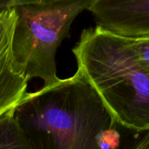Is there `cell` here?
I'll use <instances>...</instances> for the list:
<instances>
[{"label":"cell","instance_id":"obj_9","mask_svg":"<svg viewBox=\"0 0 149 149\" xmlns=\"http://www.w3.org/2000/svg\"><path fill=\"white\" fill-rule=\"evenodd\" d=\"M15 0H8V1H0V10L10 8Z\"/></svg>","mask_w":149,"mask_h":149},{"label":"cell","instance_id":"obj_8","mask_svg":"<svg viewBox=\"0 0 149 149\" xmlns=\"http://www.w3.org/2000/svg\"><path fill=\"white\" fill-rule=\"evenodd\" d=\"M129 41L138 61L149 74V38L141 39H129Z\"/></svg>","mask_w":149,"mask_h":149},{"label":"cell","instance_id":"obj_6","mask_svg":"<svg viewBox=\"0 0 149 149\" xmlns=\"http://www.w3.org/2000/svg\"><path fill=\"white\" fill-rule=\"evenodd\" d=\"M102 149H149V129L135 131L115 124L107 134Z\"/></svg>","mask_w":149,"mask_h":149},{"label":"cell","instance_id":"obj_4","mask_svg":"<svg viewBox=\"0 0 149 149\" xmlns=\"http://www.w3.org/2000/svg\"><path fill=\"white\" fill-rule=\"evenodd\" d=\"M88 10L97 26L114 35L149 38V0H93Z\"/></svg>","mask_w":149,"mask_h":149},{"label":"cell","instance_id":"obj_2","mask_svg":"<svg viewBox=\"0 0 149 149\" xmlns=\"http://www.w3.org/2000/svg\"><path fill=\"white\" fill-rule=\"evenodd\" d=\"M72 52L114 121L127 129H149V74L128 38L98 26L82 31Z\"/></svg>","mask_w":149,"mask_h":149},{"label":"cell","instance_id":"obj_7","mask_svg":"<svg viewBox=\"0 0 149 149\" xmlns=\"http://www.w3.org/2000/svg\"><path fill=\"white\" fill-rule=\"evenodd\" d=\"M0 149H34L20 129L12 110L0 116Z\"/></svg>","mask_w":149,"mask_h":149},{"label":"cell","instance_id":"obj_1","mask_svg":"<svg viewBox=\"0 0 149 149\" xmlns=\"http://www.w3.org/2000/svg\"><path fill=\"white\" fill-rule=\"evenodd\" d=\"M12 113L34 149H102L116 123L80 68L26 93Z\"/></svg>","mask_w":149,"mask_h":149},{"label":"cell","instance_id":"obj_3","mask_svg":"<svg viewBox=\"0 0 149 149\" xmlns=\"http://www.w3.org/2000/svg\"><path fill=\"white\" fill-rule=\"evenodd\" d=\"M93 0L17 1L12 52L17 69L29 80L38 78L44 87L59 81L56 54L77 16L88 10Z\"/></svg>","mask_w":149,"mask_h":149},{"label":"cell","instance_id":"obj_5","mask_svg":"<svg viewBox=\"0 0 149 149\" xmlns=\"http://www.w3.org/2000/svg\"><path fill=\"white\" fill-rule=\"evenodd\" d=\"M15 21L12 7L0 10V116L14 109L27 93L29 79L17 69L12 52Z\"/></svg>","mask_w":149,"mask_h":149}]
</instances>
